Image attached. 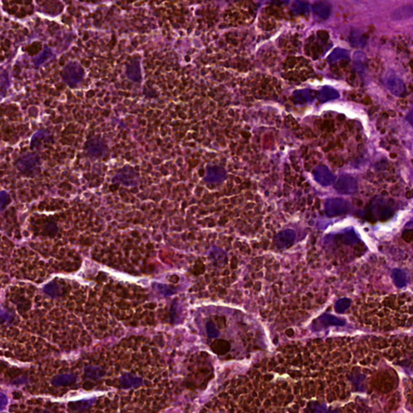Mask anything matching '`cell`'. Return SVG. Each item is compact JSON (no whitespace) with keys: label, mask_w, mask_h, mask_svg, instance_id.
<instances>
[{"label":"cell","mask_w":413,"mask_h":413,"mask_svg":"<svg viewBox=\"0 0 413 413\" xmlns=\"http://www.w3.org/2000/svg\"><path fill=\"white\" fill-rule=\"evenodd\" d=\"M283 70L286 74L283 77L290 81H305L308 79V75L313 72L309 61L303 57H289L283 64Z\"/></svg>","instance_id":"6da1fadb"},{"label":"cell","mask_w":413,"mask_h":413,"mask_svg":"<svg viewBox=\"0 0 413 413\" xmlns=\"http://www.w3.org/2000/svg\"><path fill=\"white\" fill-rule=\"evenodd\" d=\"M403 237L407 241H411V240L412 239V231L409 230V231H407V232H404L403 235Z\"/></svg>","instance_id":"7a4b0ae2"},{"label":"cell","mask_w":413,"mask_h":413,"mask_svg":"<svg viewBox=\"0 0 413 413\" xmlns=\"http://www.w3.org/2000/svg\"><path fill=\"white\" fill-rule=\"evenodd\" d=\"M362 103L365 105H370L372 103V100H371V99L369 96H366L365 98L362 99Z\"/></svg>","instance_id":"3957f363"},{"label":"cell","mask_w":413,"mask_h":413,"mask_svg":"<svg viewBox=\"0 0 413 413\" xmlns=\"http://www.w3.org/2000/svg\"><path fill=\"white\" fill-rule=\"evenodd\" d=\"M333 147H334V143H333V142H331V143L329 145V146H328V147H327V148H324V151H325V152H329V150H331V149H333Z\"/></svg>","instance_id":"277c9868"},{"label":"cell","mask_w":413,"mask_h":413,"mask_svg":"<svg viewBox=\"0 0 413 413\" xmlns=\"http://www.w3.org/2000/svg\"><path fill=\"white\" fill-rule=\"evenodd\" d=\"M334 162H335V163H336V164H337V166H339V167H341V166H342V165H343V163H344V161H343V159H341V158H340V159H338V160H335Z\"/></svg>","instance_id":"5b68a950"},{"label":"cell","mask_w":413,"mask_h":413,"mask_svg":"<svg viewBox=\"0 0 413 413\" xmlns=\"http://www.w3.org/2000/svg\"><path fill=\"white\" fill-rule=\"evenodd\" d=\"M387 114H388V115H389V116H391V117H395V115H396V112H395L394 110H389V111H388V112H387Z\"/></svg>","instance_id":"8992f818"},{"label":"cell","mask_w":413,"mask_h":413,"mask_svg":"<svg viewBox=\"0 0 413 413\" xmlns=\"http://www.w3.org/2000/svg\"><path fill=\"white\" fill-rule=\"evenodd\" d=\"M322 122H323V121L321 120V119H316V122H315V124H316V126H317L318 128H321Z\"/></svg>","instance_id":"52a82bcc"},{"label":"cell","mask_w":413,"mask_h":413,"mask_svg":"<svg viewBox=\"0 0 413 413\" xmlns=\"http://www.w3.org/2000/svg\"><path fill=\"white\" fill-rule=\"evenodd\" d=\"M0 403H1L2 405H4V404L6 403L5 397H4V396H2V395H0Z\"/></svg>","instance_id":"ba28073f"},{"label":"cell","mask_w":413,"mask_h":413,"mask_svg":"<svg viewBox=\"0 0 413 413\" xmlns=\"http://www.w3.org/2000/svg\"><path fill=\"white\" fill-rule=\"evenodd\" d=\"M328 159H329V161H331V162H334L335 160H336V158H335L334 156L329 155V157H328Z\"/></svg>","instance_id":"9c48e42d"},{"label":"cell","mask_w":413,"mask_h":413,"mask_svg":"<svg viewBox=\"0 0 413 413\" xmlns=\"http://www.w3.org/2000/svg\"><path fill=\"white\" fill-rule=\"evenodd\" d=\"M345 115H339L338 116H337V119H338L339 121L345 120Z\"/></svg>","instance_id":"30bf717a"},{"label":"cell","mask_w":413,"mask_h":413,"mask_svg":"<svg viewBox=\"0 0 413 413\" xmlns=\"http://www.w3.org/2000/svg\"><path fill=\"white\" fill-rule=\"evenodd\" d=\"M411 196H412V194H411V192L410 191H407V193H406V197H407V199H411Z\"/></svg>","instance_id":"8fae6325"},{"label":"cell","mask_w":413,"mask_h":413,"mask_svg":"<svg viewBox=\"0 0 413 413\" xmlns=\"http://www.w3.org/2000/svg\"><path fill=\"white\" fill-rule=\"evenodd\" d=\"M351 123H352L351 122H348V123H346V128H348L349 130H352V128H353V125L351 124Z\"/></svg>","instance_id":"7c38bea8"},{"label":"cell","mask_w":413,"mask_h":413,"mask_svg":"<svg viewBox=\"0 0 413 413\" xmlns=\"http://www.w3.org/2000/svg\"><path fill=\"white\" fill-rule=\"evenodd\" d=\"M320 207H321V205H320V200H319V199H316V208L317 209H319Z\"/></svg>","instance_id":"4fadbf2b"},{"label":"cell","mask_w":413,"mask_h":413,"mask_svg":"<svg viewBox=\"0 0 413 413\" xmlns=\"http://www.w3.org/2000/svg\"><path fill=\"white\" fill-rule=\"evenodd\" d=\"M341 137H342V139L344 140V141H347V140H348V137H347V135L345 133H341Z\"/></svg>","instance_id":"5bb4252c"},{"label":"cell","mask_w":413,"mask_h":413,"mask_svg":"<svg viewBox=\"0 0 413 413\" xmlns=\"http://www.w3.org/2000/svg\"><path fill=\"white\" fill-rule=\"evenodd\" d=\"M390 157H391V158L394 159V158H396V157H397V154H396V153H391V154H390Z\"/></svg>","instance_id":"9a60e30c"},{"label":"cell","mask_w":413,"mask_h":413,"mask_svg":"<svg viewBox=\"0 0 413 413\" xmlns=\"http://www.w3.org/2000/svg\"><path fill=\"white\" fill-rule=\"evenodd\" d=\"M337 144H338L339 145V148H341H341H343V146H344V145H343L342 143H341V140L340 139L337 140Z\"/></svg>","instance_id":"2e32d148"},{"label":"cell","mask_w":413,"mask_h":413,"mask_svg":"<svg viewBox=\"0 0 413 413\" xmlns=\"http://www.w3.org/2000/svg\"><path fill=\"white\" fill-rule=\"evenodd\" d=\"M292 166H293V168H294V169H295V170H296V171H299V167L298 165H297V166H296V165H295V164L293 163V164H292Z\"/></svg>","instance_id":"e0dca14e"},{"label":"cell","mask_w":413,"mask_h":413,"mask_svg":"<svg viewBox=\"0 0 413 413\" xmlns=\"http://www.w3.org/2000/svg\"><path fill=\"white\" fill-rule=\"evenodd\" d=\"M382 115H383V117H384V118H385V119H387V118H388V116H389V115H388V114H387V112H386V111H384V112H383V114H382Z\"/></svg>","instance_id":"ac0fdd59"},{"label":"cell","mask_w":413,"mask_h":413,"mask_svg":"<svg viewBox=\"0 0 413 413\" xmlns=\"http://www.w3.org/2000/svg\"><path fill=\"white\" fill-rule=\"evenodd\" d=\"M308 204H309V205H311V204H312V196H311V195L308 196Z\"/></svg>","instance_id":"d6986e66"},{"label":"cell","mask_w":413,"mask_h":413,"mask_svg":"<svg viewBox=\"0 0 413 413\" xmlns=\"http://www.w3.org/2000/svg\"><path fill=\"white\" fill-rule=\"evenodd\" d=\"M382 195H387V192L386 191H382Z\"/></svg>","instance_id":"ffe728a7"},{"label":"cell","mask_w":413,"mask_h":413,"mask_svg":"<svg viewBox=\"0 0 413 413\" xmlns=\"http://www.w3.org/2000/svg\"><path fill=\"white\" fill-rule=\"evenodd\" d=\"M305 169H306L307 170H309V169H309V168H308V163L305 164Z\"/></svg>","instance_id":"44dd1931"},{"label":"cell","mask_w":413,"mask_h":413,"mask_svg":"<svg viewBox=\"0 0 413 413\" xmlns=\"http://www.w3.org/2000/svg\"><path fill=\"white\" fill-rule=\"evenodd\" d=\"M385 132H386V129H385V128H383V129H382V130H381V133H382V134H384V133H385Z\"/></svg>","instance_id":"7402d4cb"},{"label":"cell","mask_w":413,"mask_h":413,"mask_svg":"<svg viewBox=\"0 0 413 413\" xmlns=\"http://www.w3.org/2000/svg\"><path fill=\"white\" fill-rule=\"evenodd\" d=\"M357 203H358V204H357V205H358V206H361V205H362V201H360V200H359V201L357 202Z\"/></svg>","instance_id":"603a6c76"},{"label":"cell","mask_w":413,"mask_h":413,"mask_svg":"<svg viewBox=\"0 0 413 413\" xmlns=\"http://www.w3.org/2000/svg\"><path fill=\"white\" fill-rule=\"evenodd\" d=\"M356 138H357V141H359L360 140H361V137H360V136H357V137H356Z\"/></svg>","instance_id":"cb8c5ba5"},{"label":"cell","mask_w":413,"mask_h":413,"mask_svg":"<svg viewBox=\"0 0 413 413\" xmlns=\"http://www.w3.org/2000/svg\"><path fill=\"white\" fill-rule=\"evenodd\" d=\"M391 144H396V143H397V141H391Z\"/></svg>","instance_id":"d4e9b609"},{"label":"cell","mask_w":413,"mask_h":413,"mask_svg":"<svg viewBox=\"0 0 413 413\" xmlns=\"http://www.w3.org/2000/svg\"><path fill=\"white\" fill-rule=\"evenodd\" d=\"M280 123H281V122H280V120H278V121H277V124H278V127H279V125H280Z\"/></svg>","instance_id":"484cf974"},{"label":"cell","mask_w":413,"mask_h":413,"mask_svg":"<svg viewBox=\"0 0 413 413\" xmlns=\"http://www.w3.org/2000/svg\"><path fill=\"white\" fill-rule=\"evenodd\" d=\"M278 197H280V196L282 195V193H281V192L279 191V192H278Z\"/></svg>","instance_id":"4316f807"}]
</instances>
